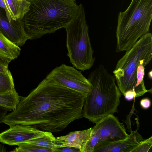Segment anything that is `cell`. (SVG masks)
Masks as SVG:
<instances>
[{
    "instance_id": "6da1fadb",
    "label": "cell",
    "mask_w": 152,
    "mask_h": 152,
    "mask_svg": "<svg viewBox=\"0 0 152 152\" xmlns=\"http://www.w3.org/2000/svg\"><path fill=\"white\" fill-rule=\"evenodd\" d=\"M86 96L51 79L45 78L26 97L20 96L16 108L2 123L10 127L29 125L55 132L83 117Z\"/></svg>"
},
{
    "instance_id": "7a4b0ae2",
    "label": "cell",
    "mask_w": 152,
    "mask_h": 152,
    "mask_svg": "<svg viewBox=\"0 0 152 152\" xmlns=\"http://www.w3.org/2000/svg\"><path fill=\"white\" fill-rule=\"evenodd\" d=\"M29 9L22 19L30 39L65 28L75 18L78 10L76 0H27Z\"/></svg>"
},
{
    "instance_id": "3957f363",
    "label": "cell",
    "mask_w": 152,
    "mask_h": 152,
    "mask_svg": "<svg viewBox=\"0 0 152 152\" xmlns=\"http://www.w3.org/2000/svg\"><path fill=\"white\" fill-rule=\"evenodd\" d=\"M88 79L92 89L85 99L83 117L96 123L104 117L118 112L121 94L115 77L102 64L91 72Z\"/></svg>"
},
{
    "instance_id": "277c9868",
    "label": "cell",
    "mask_w": 152,
    "mask_h": 152,
    "mask_svg": "<svg viewBox=\"0 0 152 152\" xmlns=\"http://www.w3.org/2000/svg\"><path fill=\"white\" fill-rule=\"evenodd\" d=\"M152 19V0H132L118 14L116 32V52L127 51L148 32Z\"/></svg>"
},
{
    "instance_id": "5b68a950",
    "label": "cell",
    "mask_w": 152,
    "mask_h": 152,
    "mask_svg": "<svg viewBox=\"0 0 152 152\" xmlns=\"http://www.w3.org/2000/svg\"><path fill=\"white\" fill-rule=\"evenodd\" d=\"M85 14L83 5L80 3L77 15L65 28L67 55L70 62L76 69L82 71L91 68L95 60Z\"/></svg>"
},
{
    "instance_id": "8992f818",
    "label": "cell",
    "mask_w": 152,
    "mask_h": 152,
    "mask_svg": "<svg viewBox=\"0 0 152 152\" xmlns=\"http://www.w3.org/2000/svg\"><path fill=\"white\" fill-rule=\"evenodd\" d=\"M152 58V34L148 32L118 61L113 72L118 87L124 96L125 92L134 89L136 83V72L140 64L145 65Z\"/></svg>"
},
{
    "instance_id": "52a82bcc",
    "label": "cell",
    "mask_w": 152,
    "mask_h": 152,
    "mask_svg": "<svg viewBox=\"0 0 152 152\" xmlns=\"http://www.w3.org/2000/svg\"><path fill=\"white\" fill-rule=\"evenodd\" d=\"M95 124L91 128V137L84 147L83 152H94V147L98 143L118 141L129 136L124 125L113 115L104 117Z\"/></svg>"
},
{
    "instance_id": "ba28073f",
    "label": "cell",
    "mask_w": 152,
    "mask_h": 152,
    "mask_svg": "<svg viewBox=\"0 0 152 152\" xmlns=\"http://www.w3.org/2000/svg\"><path fill=\"white\" fill-rule=\"evenodd\" d=\"M46 78L78 91L86 97L91 92L92 85L81 71L71 66L62 64L53 69Z\"/></svg>"
},
{
    "instance_id": "9c48e42d",
    "label": "cell",
    "mask_w": 152,
    "mask_h": 152,
    "mask_svg": "<svg viewBox=\"0 0 152 152\" xmlns=\"http://www.w3.org/2000/svg\"><path fill=\"white\" fill-rule=\"evenodd\" d=\"M48 132L29 125L17 124L0 133V142L10 145L43 137Z\"/></svg>"
},
{
    "instance_id": "30bf717a",
    "label": "cell",
    "mask_w": 152,
    "mask_h": 152,
    "mask_svg": "<svg viewBox=\"0 0 152 152\" xmlns=\"http://www.w3.org/2000/svg\"><path fill=\"white\" fill-rule=\"evenodd\" d=\"M0 31L10 41L19 47L23 45L29 39L25 31L22 20L10 22L4 11L0 7Z\"/></svg>"
},
{
    "instance_id": "8fae6325",
    "label": "cell",
    "mask_w": 152,
    "mask_h": 152,
    "mask_svg": "<svg viewBox=\"0 0 152 152\" xmlns=\"http://www.w3.org/2000/svg\"><path fill=\"white\" fill-rule=\"evenodd\" d=\"M143 140L136 130L131 131L129 136L125 139L97 143L94 147V152H131Z\"/></svg>"
},
{
    "instance_id": "7c38bea8",
    "label": "cell",
    "mask_w": 152,
    "mask_h": 152,
    "mask_svg": "<svg viewBox=\"0 0 152 152\" xmlns=\"http://www.w3.org/2000/svg\"><path fill=\"white\" fill-rule=\"evenodd\" d=\"M30 5L27 0H0V7L4 10L10 22L22 20L28 10Z\"/></svg>"
},
{
    "instance_id": "4fadbf2b",
    "label": "cell",
    "mask_w": 152,
    "mask_h": 152,
    "mask_svg": "<svg viewBox=\"0 0 152 152\" xmlns=\"http://www.w3.org/2000/svg\"><path fill=\"white\" fill-rule=\"evenodd\" d=\"M91 128L88 129L69 133L67 134L56 137L64 141L61 147H70L82 150L89 140L91 134Z\"/></svg>"
},
{
    "instance_id": "5bb4252c",
    "label": "cell",
    "mask_w": 152,
    "mask_h": 152,
    "mask_svg": "<svg viewBox=\"0 0 152 152\" xmlns=\"http://www.w3.org/2000/svg\"><path fill=\"white\" fill-rule=\"evenodd\" d=\"M64 141L55 137L52 132H48L43 137L34 139L27 142L38 146L48 148L55 152L57 148L61 147Z\"/></svg>"
},
{
    "instance_id": "9a60e30c",
    "label": "cell",
    "mask_w": 152,
    "mask_h": 152,
    "mask_svg": "<svg viewBox=\"0 0 152 152\" xmlns=\"http://www.w3.org/2000/svg\"><path fill=\"white\" fill-rule=\"evenodd\" d=\"M21 49L7 39L0 31V56L12 60L20 55Z\"/></svg>"
},
{
    "instance_id": "2e32d148",
    "label": "cell",
    "mask_w": 152,
    "mask_h": 152,
    "mask_svg": "<svg viewBox=\"0 0 152 152\" xmlns=\"http://www.w3.org/2000/svg\"><path fill=\"white\" fill-rule=\"evenodd\" d=\"M20 98L15 89L8 92L0 94V105L12 110L18 104Z\"/></svg>"
},
{
    "instance_id": "e0dca14e",
    "label": "cell",
    "mask_w": 152,
    "mask_h": 152,
    "mask_svg": "<svg viewBox=\"0 0 152 152\" xmlns=\"http://www.w3.org/2000/svg\"><path fill=\"white\" fill-rule=\"evenodd\" d=\"M146 66L144 64H140L137 69L136 83L134 89L136 97L142 96L146 93L150 91L146 89L143 80L145 73V67Z\"/></svg>"
},
{
    "instance_id": "ac0fdd59",
    "label": "cell",
    "mask_w": 152,
    "mask_h": 152,
    "mask_svg": "<svg viewBox=\"0 0 152 152\" xmlns=\"http://www.w3.org/2000/svg\"><path fill=\"white\" fill-rule=\"evenodd\" d=\"M15 85L10 70L6 73L0 72V94L4 93L15 89Z\"/></svg>"
},
{
    "instance_id": "d6986e66",
    "label": "cell",
    "mask_w": 152,
    "mask_h": 152,
    "mask_svg": "<svg viewBox=\"0 0 152 152\" xmlns=\"http://www.w3.org/2000/svg\"><path fill=\"white\" fill-rule=\"evenodd\" d=\"M18 147L11 151L14 152H52V149L44 148L27 142H24L18 144Z\"/></svg>"
},
{
    "instance_id": "ffe728a7",
    "label": "cell",
    "mask_w": 152,
    "mask_h": 152,
    "mask_svg": "<svg viewBox=\"0 0 152 152\" xmlns=\"http://www.w3.org/2000/svg\"><path fill=\"white\" fill-rule=\"evenodd\" d=\"M152 136L141 141L131 152H152Z\"/></svg>"
},
{
    "instance_id": "44dd1931",
    "label": "cell",
    "mask_w": 152,
    "mask_h": 152,
    "mask_svg": "<svg viewBox=\"0 0 152 152\" xmlns=\"http://www.w3.org/2000/svg\"><path fill=\"white\" fill-rule=\"evenodd\" d=\"M12 60L10 58L0 56V72L6 73L8 71L9 64Z\"/></svg>"
},
{
    "instance_id": "7402d4cb",
    "label": "cell",
    "mask_w": 152,
    "mask_h": 152,
    "mask_svg": "<svg viewBox=\"0 0 152 152\" xmlns=\"http://www.w3.org/2000/svg\"><path fill=\"white\" fill-rule=\"evenodd\" d=\"M56 152H80V149L70 147H61L56 149Z\"/></svg>"
},
{
    "instance_id": "603a6c76",
    "label": "cell",
    "mask_w": 152,
    "mask_h": 152,
    "mask_svg": "<svg viewBox=\"0 0 152 152\" xmlns=\"http://www.w3.org/2000/svg\"><path fill=\"white\" fill-rule=\"evenodd\" d=\"M125 99L130 101L136 97V94L134 89L129 90L126 91L124 95Z\"/></svg>"
},
{
    "instance_id": "cb8c5ba5",
    "label": "cell",
    "mask_w": 152,
    "mask_h": 152,
    "mask_svg": "<svg viewBox=\"0 0 152 152\" xmlns=\"http://www.w3.org/2000/svg\"><path fill=\"white\" fill-rule=\"evenodd\" d=\"M141 107L144 109H147L149 108L151 105V102L150 99L148 98L142 99L140 102Z\"/></svg>"
},
{
    "instance_id": "d4e9b609",
    "label": "cell",
    "mask_w": 152,
    "mask_h": 152,
    "mask_svg": "<svg viewBox=\"0 0 152 152\" xmlns=\"http://www.w3.org/2000/svg\"><path fill=\"white\" fill-rule=\"evenodd\" d=\"M12 111V110L10 109L0 105V123H2L3 118L7 115V113Z\"/></svg>"
},
{
    "instance_id": "484cf974",
    "label": "cell",
    "mask_w": 152,
    "mask_h": 152,
    "mask_svg": "<svg viewBox=\"0 0 152 152\" xmlns=\"http://www.w3.org/2000/svg\"><path fill=\"white\" fill-rule=\"evenodd\" d=\"M148 76L149 78L151 80L152 79V70L150 71L148 74Z\"/></svg>"
}]
</instances>
